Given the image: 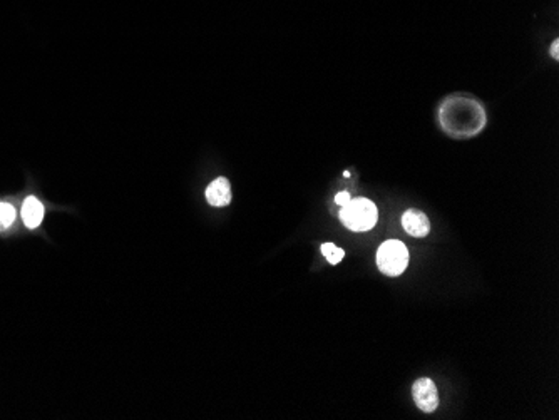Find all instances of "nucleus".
<instances>
[{"mask_svg":"<svg viewBox=\"0 0 559 420\" xmlns=\"http://www.w3.org/2000/svg\"><path fill=\"white\" fill-rule=\"evenodd\" d=\"M558 47H559V40H554V42H553V46H551V56L554 57V59H559Z\"/></svg>","mask_w":559,"mask_h":420,"instance_id":"obj_11","label":"nucleus"},{"mask_svg":"<svg viewBox=\"0 0 559 420\" xmlns=\"http://www.w3.org/2000/svg\"><path fill=\"white\" fill-rule=\"evenodd\" d=\"M207 199L214 208H223L230 204L231 186L226 178H218L207 187Z\"/></svg>","mask_w":559,"mask_h":420,"instance_id":"obj_6","label":"nucleus"},{"mask_svg":"<svg viewBox=\"0 0 559 420\" xmlns=\"http://www.w3.org/2000/svg\"><path fill=\"white\" fill-rule=\"evenodd\" d=\"M484 107L472 97L450 96L439 107V124L442 131L455 140L477 136L486 128Z\"/></svg>","mask_w":559,"mask_h":420,"instance_id":"obj_1","label":"nucleus"},{"mask_svg":"<svg viewBox=\"0 0 559 420\" xmlns=\"http://www.w3.org/2000/svg\"><path fill=\"white\" fill-rule=\"evenodd\" d=\"M16 221V208L8 203H0V230H6Z\"/></svg>","mask_w":559,"mask_h":420,"instance_id":"obj_9","label":"nucleus"},{"mask_svg":"<svg viewBox=\"0 0 559 420\" xmlns=\"http://www.w3.org/2000/svg\"><path fill=\"white\" fill-rule=\"evenodd\" d=\"M320 249L330 265H337V263L342 261L343 257H345V252H343L342 248L335 247V243H324Z\"/></svg>","mask_w":559,"mask_h":420,"instance_id":"obj_8","label":"nucleus"},{"mask_svg":"<svg viewBox=\"0 0 559 420\" xmlns=\"http://www.w3.org/2000/svg\"><path fill=\"white\" fill-rule=\"evenodd\" d=\"M352 199L350 193H347V191H342V193H338L335 196V204H338V206H345L348 201Z\"/></svg>","mask_w":559,"mask_h":420,"instance_id":"obj_10","label":"nucleus"},{"mask_svg":"<svg viewBox=\"0 0 559 420\" xmlns=\"http://www.w3.org/2000/svg\"><path fill=\"white\" fill-rule=\"evenodd\" d=\"M409 265V249L399 240H388L380 245L377 252V266L383 275L399 276Z\"/></svg>","mask_w":559,"mask_h":420,"instance_id":"obj_3","label":"nucleus"},{"mask_svg":"<svg viewBox=\"0 0 559 420\" xmlns=\"http://www.w3.org/2000/svg\"><path fill=\"white\" fill-rule=\"evenodd\" d=\"M402 228L407 235L414 236V238H424L431 231V221L422 211L412 208L402 214Z\"/></svg>","mask_w":559,"mask_h":420,"instance_id":"obj_5","label":"nucleus"},{"mask_svg":"<svg viewBox=\"0 0 559 420\" xmlns=\"http://www.w3.org/2000/svg\"><path fill=\"white\" fill-rule=\"evenodd\" d=\"M22 220L24 225L30 230L37 228L44 220V206L42 203L34 196H29L22 204Z\"/></svg>","mask_w":559,"mask_h":420,"instance_id":"obj_7","label":"nucleus"},{"mask_svg":"<svg viewBox=\"0 0 559 420\" xmlns=\"http://www.w3.org/2000/svg\"><path fill=\"white\" fill-rule=\"evenodd\" d=\"M338 216L343 226L350 231H355V233H362V231L372 230L377 225L379 209L370 199L355 198L348 201L345 206H342Z\"/></svg>","mask_w":559,"mask_h":420,"instance_id":"obj_2","label":"nucleus"},{"mask_svg":"<svg viewBox=\"0 0 559 420\" xmlns=\"http://www.w3.org/2000/svg\"><path fill=\"white\" fill-rule=\"evenodd\" d=\"M412 397L415 405L426 414H432L439 407V392L431 378H419L412 385Z\"/></svg>","mask_w":559,"mask_h":420,"instance_id":"obj_4","label":"nucleus"}]
</instances>
